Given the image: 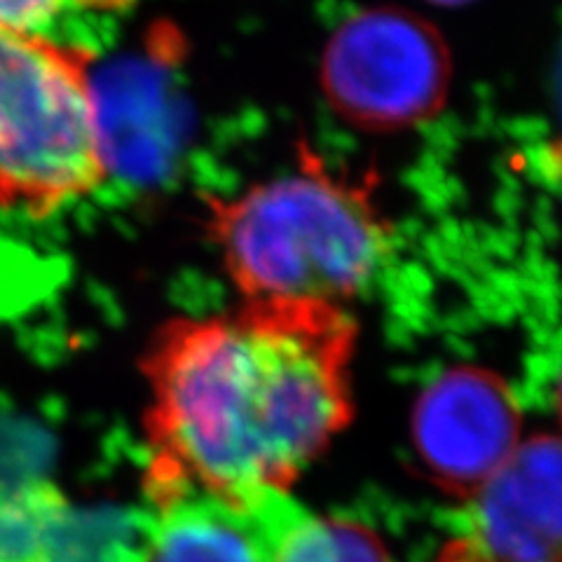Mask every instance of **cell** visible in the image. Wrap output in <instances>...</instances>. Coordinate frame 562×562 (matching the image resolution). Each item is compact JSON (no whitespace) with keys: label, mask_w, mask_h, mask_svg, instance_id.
Masks as SVG:
<instances>
[{"label":"cell","mask_w":562,"mask_h":562,"mask_svg":"<svg viewBox=\"0 0 562 562\" xmlns=\"http://www.w3.org/2000/svg\"><path fill=\"white\" fill-rule=\"evenodd\" d=\"M553 398H555V411L560 417V425H562V363L558 368V375H555V390H553Z\"/></svg>","instance_id":"obj_12"},{"label":"cell","mask_w":562,"mask_h":562,"mask_svg":"<svg viewBox=\"0 0 562 562\" xmlns=\"http://www.w3.org/2000/svg\"><path fill=\"white\" fill-rule=\"evenodd\" d=\"M206 231L244 301L345 307L390 246L373 190L310 150L281 173L211 200Z\"/></svg>","instance_id":"obj_2"},{"label":"cell","mask_w":562,"mask_h":562,"mask_svg":"<svg viewBox=\"0 0 562 562\" xmlns=\"http://www.w3.org/2000/svg\"><path fill=\"white\" fill-rule=\"evenodd\" d=\"M471 522L483 562H562V438L522 441L473 495Z\"/></svg>","instance_id":"obj_6"},{"label":"cell","mask_w":562,"mask_h":562,"mask_svg":"<svg viewBox=\"0 0 562 562\" xmlns=\"http://www.w3.org/2000/svg\"><path fill=\"white\" fill-rule=\"evenodd\" d=\"M70 0H0V31H43Z\"/></svg>","instance_id":"obj_10"},{"label":"cell","mask_w":562,"mask_h":562,"mask_svg":"<svg viewBox=\"0 0 562 562\" xmlns=\"http://www.w3.org/2000/svg\"><path fill=\"white\" fill-rule=\"evenodd\" d=\"M434 3H443V5H454V3H467V0H434Z\"/></svg>","instance_id":"obj_13"},{"label":"cell","mask_w":562,"mask_h":562,"mask_svg":"<svg viewBox=\"0 0 562 562\" xmlns=\"http://www.w3.org/2000/svg\"><path fill=\"white\" fill-rule=\"evenodd\" d=\"M111 169L90 52L43 31H0V209L52 216Z\"/></svg>","instance_id":"obj_3"},{"label":"cell","mask_w":562,"mask_h":562,"mask_svg":"<svg viewBox=\"0 0 562 562\" xmlns=\"http://www.w3.org/2000/svg\"><path fill=\"white\" fill-rule=\"evenodd\" d=\"M157 512L140 562H272L293 506L286 495L256 506L186 497Z\"/></svg>","instance_id":"obj_7"},{"label":"cell","mask_w":562,"mask_h":562,"mask_svg":"<svg viewBox=\"0 0 562 562\" xmlns=\"http://www.w3.org/2000/svg\"><path fill=\"white\" fill-rule=\"evenodd\" d=\"M520 443L514 394L481 368H452L429 382L415 403V454L448 492L473 497Z\"/></svg>","instance_id":"obj_5"},{"label":"cell","mask_w":562,"mask_h":562,"mask_svg":"<svg viewBox=\"0 0 562 562\" xmlns=\"http://www.w3.org/2000/svg\"><path fill=\"white\" fill-rule=\"evenodd\" d=\"M450 82L448 47L419 16L375 8L333 33L322 61L326 99L351 125L394 132L441 109Z\"/></svg>","instance_id":"obj_4"},{"label":"cell","mask_w":562,"mask_h":562,"mask_svg":"<svg viewBox=\"0 0 562 562\" xmlns=\"http://www.w3.org/2000/svg\"><path fill=\"white\" fill-rule=\"evenodd\" d=\"M549 155H551V160H549V167L553 169V173H555V179H558V183L562 186V144L553 146Z\"/></svg>","instance_id":"obj_11"},{"label":"cell","mask_w":562,"mask_h":562,"mask_svg":"<svg viewBox=\"0 0 562 562\" xmlns=\"http://www.w3.org/2000/svg\"><path fill=\"white\" fill-rule=\"evenodd\" d=\"M272 562H392V558L368 527L310 516L293 506L277 537Z\"/></svg>","instance_id":"obj_9"},{"label":"cell","mask_w":562,"mask_h":562,"mask_svg":"<svg viewBox=\"0 0 562 562\" xmlns=\"http://www.w3.org/2000/svg\"><path fill=\"white\" fill-rule=\"evenodd\" d=\"M355 336L342 305L314 301H244L169 322L144 366L153 504L286 495L351 417Z\"/></svg>","instance_id":"obj_1"},{"label":"cell","mask_w":562,"mask_h":562,"mask_svg":"<svg viewBox=\"0 0 562 562\" xmlns=\"http://www.w3.org/2000/svg\"><path fill=\"white\" fill-rule=\"evenodd\" d=\"M76 512L43 479H0V562H76Z\"/></svg>","instance_id":"obj_8"}]
</instances>
